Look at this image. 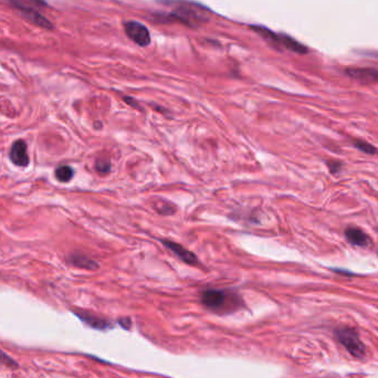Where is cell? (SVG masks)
I'll return each mask as SVG.
<instances>
[{
	"instance_id": "cell-7",
	"label": "cell",
	"mask_w": 378,
	"mask_h": 378,
	"mask_svg": "<svg viewBox=\"0 0 378 378\" xmlns=\"http://www.w3.org/2000/svg\"><path fill=\"white\" fill-rule=\"evenodd\" d=\"M347 75L365 83H378V71L367 68H350L346 70Z\"/></svg>"
},
{
	"instance_id": "cell-12",
	"label": "cell",
	"mask_w": 378,
	"mask_h": 378,
	"mask_svg": "<svg viewBox=\"0 0 378 378\" xmlns=\"http://www.w3.org/2000/svg\"><path fill=\"white\" fill-rule=\"evenodd\" d=\"M70 261L74 265L80 266V268H84V269L93 270V269H96V268L99 266L98 263H96L94 260H92L90 258H86L85 256H81V254H75V256H72Z\"/></svg>"
},
{
	"instance_id": "cell-13",
	"label": "cell",
	"mask_w": 378,
	"mask_h": 378,
	"mask_svg": "<svg viewBox=\"0 0 378 378\" xmlns=\"http://www.w3.org/2000/svg\"><path fill=\"white\" fill-rule=\"evenodd\" d=\"M56 177H57L58 181L62 182V183H66V182L72 180L73 169L70 166H66V165L60 166L56 169Z\"/></svg>"
},
{
	"instance_id": "cell-14",
	"label": "cell",
	"mask_w": 378,
	"mask_h": 378,
	"mask_svg": "<svg viewBox=\"0 0 378 378\" xmlns=\"http://www.w3.org/2000/svg\"><path fill=\"white\" fill-rule=\"evenodd\" d=\"M354 146L357 149L362 150L363 153L369 154V155H374L377 152V149L374 147V145H372V144H369L365 141H354Z\"/></svg>"
},
{
	"instance_id": "cell-15",
	"label": "cell",
	"mask_w": 378,
	"mask_h": 378,
	"mask_svg": "<svg viewBox=\"0 0 378 378\" xmlns=\"http://www.w3.org/2000/svg\"><path fill=\"white\" fill-rule=\"evenodd\" d=\"M95 168L102 175L107 174L111 170V163H109L108 160H105V158H100V160L96 161Z\"/></svg>"
},
{
	"instance_id": "cell-8",
	"label": "cell",
	"mask_w": 378,
	"mask_h": 378,
	"mask_svg": "<svg viewBox=\"0 0 378 378\" xmlns=\"http://www.w3.org/2000/svg\"><path fill=\"white\" fill-rule=\"evenodd\" d=\"M74 314L78 316V318L85 323L86 325H88L92 328H95V329H107L109 327H112V323L105 320V319H102V318H99V316H96L90 312H86V311H74Z\"/></svg>"
},
{
	"instance_id": "cell-16",
	"label": "cell",
	"mask_w": 378,
	"mask_h": 378,
	"mask_svg": "<svg viewBox=\"0 0 378 378\" xmlns=\"http://www.w3.org/2000/svg\"><path fill=\"white\" fill-rule=\"evenodd\" d=\"M0 362L5 363L6 365H8L9 367H18L17 362L13 361L9 355H7L2 349H0Z\"/></svg>"
},
{
	"instance_id": "cell-1",
	"label": "cell",
	"mask_w": 378,
	"mask_h": 378,
	"mask_svg": "<svg viewBox=\"0 0 378 378\" xmlns=\"http://www.w3.org/2000/svg\"><path fill=\"white\" fill-rule=\"evenodd\" d=\"M202 304L215 313H231L242 306L243 301L239 294L229 290L208 288L202 293Z\"/></svg>"
},
{
	"instance_id": "cell-19",
	"label": "cell",
	"mask_w": 378,
	"mask_h": 378,
	"mask_svg": "<svg viewBox=\"0 0 378 378\" xmlns=\"http://www.w3.org/2000/svg\"><path fill=\"white\" fill-rule=\"evenodd\" d=\"M36 2H38L41 5H45V0H36Z\"/></svg>"
},
{
	"instance_id": "cell-10",
	"label": "cell",
	"mask_w": 378,
	"mask_h": 378,
	"mask_svg": "<svg viewBox=\"0 0 378 378\" xmlns=\"http://www.w3.org/2000/svg\"><path fill=\"white\" fill-rule=\"evenodd\" d=\"M17 7H19V9L21 10V12L26 16V18H28L30 21H32L33 24H36L37 26L41 27V28H45V29H51L52 28V24L45 16H42L40 12H38L37 10L30 9V8H28V7H25L23 5H19V4H17Z\"/></svg>"
},
{
	"instance_id": "cell-3",
	"label": "cell",
	"mask_w": 378,
	"mask_h": 378,
	"mask_svg": "<svg viewBox=\"0 0 378 378\" xmlns=\"http://www.w3.org/2000/svg\"><path fill=\"white\" fill-rule=\"evenodd\" d=\"M178 5L174 12L168 15L170 20H178L182 24L187 26H198L206 21V13L204 8H199L198 5L192 3L178 2Z\"/></svg>"
},
{
	"instance_id": "cell-6",
	"label": "cell",
	"mask_w": 378,
	"mask_h": 378,
	"mask_svg": "<svg viewBox=\"0 0 378 378\" xmlns=\"http://www.w3.org/2000/svg\"><path fill=\"white\" fill-rule=\"evenodd\" d=\"M162 243L168 248L171 252L180 258L182 261L187 264H197L198 259L191 251L184 248L182 244H178L174 241H169V240H162Z\"/></svg>"
},
{
	"instance_id": "cell-11",
	"label": "cell",
	"mask_w": 378,
	"mask_h": 378,
	"mask_svg": "<svg viewBox=\"0 0 378 378\" xmlns=\"http://www.w3.org/2000/svg\"><path fill=\"white\" fill-rule=\"evenodd\" d=\"M345 237L354 246L365 247L368 246L370 242V239L366 233L360 228H356V227H349V228H347L345 230Z\"/></svg>"
},
{
	"instance_id": "cell-5",
	"label": "cell",
	"mask_w": 378,
	"mask_h": 378,
	"mask_svg": "<svg viewBox=\"0 0 378 378\" xmlns=\"http://www.w3.org/2000/svg\"><path fill=\"white\" fill-rule=\"evenodd\" d=\"M126 36L140 47H146L150 43V33L147 27L139 21H127L124 24Z\"/></svg>"
},
{
	"instance_id": "cell-4",
	"label": "cell",
	"mask_w": 378,
	"mask_h": 378,
	"mask_svg": "<svg viewBox=\"0 0 378 378\" xmlns=\"http://www.w3.org/2000/svg\"><path fill=\"white\" fill-rule=\"evenodd\" d=\"M335 336L341 344L344 346L350 355L361 359L366 353L365 345L363 344L359 334L355 329L349 327H342L335 331Z\"/></svg>"
},
{
	"instance_id": "cell-2",
	"label": "cell",
	"mask_w": 378,
	"mask_h": 378,
	"mask_svg": "<svg viewBox=\"0 0 378 378\" xmlns=\"http://www.w3.org/2000/svg\"><path fill=\"white\" fill-rule=\"evenodd\" d=\"M251 29L256 31L260 37H262L268 43L276 48L278 50H288L294 53L304 54L307 52V49L297 40L286 36L282 33H276L272 30L265 28L263 26H252Z\"/></svg>"
},
{
	"instance_id": "cell-17",
	"label": "cell",
	"mask_w": 378,
	"mask_h": 378,
	"mask_svg": "<svg viewBox=\"0 0 378 378\" xmlns=\"http://www.w3.org/2000/svg\"><path fill=\"white\" fill-rule=\"evenodd\" d=\"M328 167L332 173H339L342 168V164L340 162H332V163H328Z\"/></svg>"
},
{
	"instance_id": "cell-18",
	"label": "cell",
	"mask_w": 378,
	"mask_h": 378,
	"mask_svg": "<svg viewBox=\"0 0 378 378\" xmlns=\"http://www.w3.org/2000/svg\"><path fill=\"white\" fill-rule=\"evenodd\" d=\"M120 324L124 327V328H129L130 326V320L129 319H125V320H120Z\"/></svg>"
},
{
	"instance_id": "cell-9",
	"label": "cell",
	"mask_w": 378,
	"mask_h": 378,
	"mask_svg": "<svg viewBox=\"0 0 378 378\" xmlns=\"http://www.w3.org/2000/svg\"><path fill=\"white\" fill-rule=\"evenodd\" d=\"M11 162L20 167H25L29 163V156L27 154V145L21 140L13 143L10 149Z\"/></svg>"
}]
</instances>
